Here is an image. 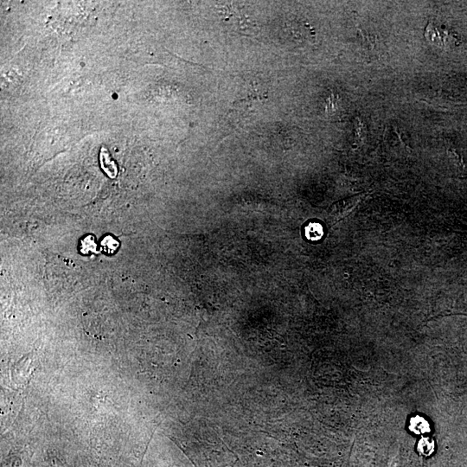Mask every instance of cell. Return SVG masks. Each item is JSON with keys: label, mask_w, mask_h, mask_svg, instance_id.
I'll use <instances>...</instances> for the list:
<instances>
[{"label": "cell", "mask_w": 467, "mask_h": 467, "mask_svg": "<svg viewBox=\"0 0 467 467\" xmlns=\"http://www.w3.org/2000/svg\"><path fill=\"white\" fill-rule=\"evenodd\" d=\"M366 196V193L359 194L357 196H352L349 198L343 199V200L335 202L329 208V216L332 218V220H334L335 222L340 221L346 216H349V214L352 213V211H354L356 207L358 206V203H360L361 201Z\"/></svg>", "instance_id": "obj_1"}, {"label": "cell", "mask_w": 467, "mask_h": 467, "mask_svg": "<svg viewBox=\"0 0 467 467\" xmlns=\"http://www.w3.org/2000/svg\"><path fill=\"white\" fill-rule=\"evenodd\" d=\"M323 228L317 222H309L306 227V237L311 241H317L323 237Z\"/></svg>", "instance_id": "obj_4"}, {"label": "cell", "mask_w": 467, "mask_h": 467, "mask_svg": "<svg viewBox=\"0 0 467 467\" xmlns=\"http://www.w3.org/2000/svg\"><path fill=\"white\" fill-rule=\"evenodd\" d=\"M417 449L421 455H431L434 451V441H432V439L427 438V437L421 438V440L419 441Z\"/></svg>", "instance_id": "obj_5"}, {"label": "cell", "mask_w": 467, "mask_h": 467, "mask_svg": "<svg viewBox=\"0 0 467 467\" xmlns=\"http://www.w3.org/2000/svg\"><path fill=\"white\" fill-rule=\"evenodd\" d=\"M102 246H103L105 250L107 252H109V253H112L113 252L114 249L111 247V246H114V247H118V242H116L115 240L112 239V237H107L104 239L103 242H102Z\"/></svg>", "instance_id": "obj_6"}, {"label": "cell", "mask_w": 467, "mask_h": 467, "mask_svg": "<svg viewBox=\"0 0 467 467\" xmlns=\"http://www.w3.org/2000/svg\"><path fill=\"white\" fill-rule=\"evenodd\" d=\"M410 429L415 434H425L430 432V425L422 416H414L410 419Z\"/></svg>", "instance_id": "obj_3"}, {"label": "cell", "mask_w": 467, "mask_h": 467, "mask_svg": "<svg viewBox=\"0 0 467 467\" xmlns=\"http://www.w3.org/2000/svg\"><path fill=\"white\" fill-rule=\"evenodd\" d=\"M100 160H101V166L102 170L109 178L114 179L117 176L118 169H117L115 163L111 159L108 151L104 147L101 148V153H100Z\"/></svg>", "instance_id": "obj_2"}]
</instances>
